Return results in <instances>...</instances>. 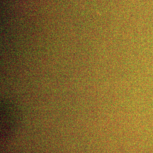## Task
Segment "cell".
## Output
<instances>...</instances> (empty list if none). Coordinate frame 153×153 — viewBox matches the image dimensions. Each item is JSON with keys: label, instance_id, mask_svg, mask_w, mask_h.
<instances>
[{"label": "cell", "instance_id": "6da1fadb", "mask_svg": "<svg viewBox=\"0 0 153 153\" xmlns=\"http://www.w3.org/2000/svg\"><path fill=\"white\" fill-rule=\"evenodd\" d=\"M1 136L8 138L17 131L20 123L19 108L9 103H1Z\"/></svg>", "mask_w": 153, "mask_h": 153}]
</instances>
